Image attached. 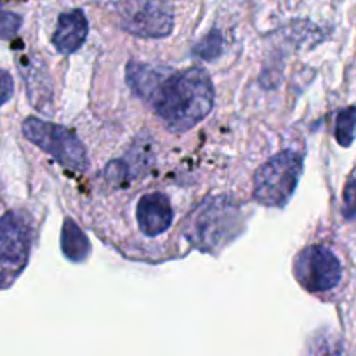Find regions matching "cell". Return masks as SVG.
<instances>
[{"label": "cell", "instance_id": "6da1fadb", "mask_svg": "<svg viewBox=\"0 0 356 356\" xmlns=\"http://www.w3.org/2000/svg\"><path fill=\"white\" fill-rule=\"evenodd\" d=\"M127 83L136 96L153 108L162 124L176 134L195 127L214 106V86L202 68L174 72L129 63Z\"/></svg>", "mask_w": 356, "mask_h": 356}, {"label": "cell", "instance_id": "7a4b0ae2", "mask_svg": "<svg viewBox=\"0 0 356 356\" xmlns=\"http://www.w3.org/2000/svg\"><path fill=\"white\" fill-rule=\"evenodd\" d=\"M240 232L242 212L238 205L226 197H214L191 214L186 236L202 252H214L232 242Z\"/></svg>", "mask_w": 356, "mask_h": 356}, {"label": "cell", "instance_id": "3957f363", "mask_svg": "<svg viewBox=\"0 0 356 356\" xmlns=\"http://www.w3.org/2000/svg\"><path fill=\"white\" fill-rule=\"evenodd\" d=\"M301 174V153L285 149L271 156L254 176V200L266 207H284L294 195Z\"/></svg>", "mask_w": 356, "mask_h": 356}, {"label": "cell", "instance_id": "277c9868", "mask_svg": "<svg viewBox=\"0 0 356 356\" xmlns=\"http://www.w3.org/2000/svg\"><path fill=\"white\" fill-rule=\"evenodd\" d=\"M23 134L28 141L51 155L65 169L73 172H83L87 169L89 160L86 148L72 129L37 117H28L23 122Z\"/></svg>", "mask_w": 356, "mask_h": 356}, {"label": "cell", "instance_id": "5b68a950", "mask_svg": "<svg viewBox=\"0 0 356 356\" xmlns=\"http://www.w3.org/2000/svg\"><path fill=\"white\" fill-rule=\"evenodd\" d=\"M120 26L139 38H165L172 33L174 13L167 0H124Z\"/></svg>", "mask_w": 356, "mask_h": 356}, {"label": "cell", "instance_id": "8992f818", "mask_svg": "<svg viewBox=\"0 0 356 356\" xmlns=\"http://www.w3.org/2000/svg\"><path fill=\"white\" fill-rule=\"evenodd\" d=\"M296 280L312 294L329 292L339 285L343 266L336 254L323 245L305 247L292 264Z\"/></svg>", "mask_w": 356, "mask_h": 356}, {"label": "cell", "instance_id": "52a82bcc", "mask_svg": "<svg viewBox=\"0 0 356 356\" xmlns=\"http://www.w3.org/2000/svg\"><path fill=\"white\" fill-rule=\"evenodd\" d=\"M31 228L26 216L9 211L0 218V261L23 264L30 252Z\"/></svg>", "mask_w": 356, "mask_h": 356}, {"label": "cell", "instance_id": "ba28073f", "mask_svg": "<svg viewBox=\"0 0 356 356\" xmlns=\"http://www.w3.org/2000/svg\"><path fill=\"white\" fill-rule=\"evenodd\" d=\"M136 219L143 235L159 236L170 228L174 219L169 198L160 191L141 197L136 209Z\"/></svg>", "mask_w": 356, "mask_h": 356}, {"label": "cell", "instance_id": "9c48e42d", "mask_svg": "<svg viewBox=\"0 0 356 356\" xmlns=\"http://www.w3.org/2000/svg\"><path fill=\"white\" fill-rule=\"evenodd\" d=\"M89 33V23L80 9L66 10L59 16L56 31L52 35V45L61 54H73L82 47Z\"/></svg>", "mask_w": 356, "mask_h": 356}, {"label": "cell", "instance_id": "30bf717a", "mask_svg": "<svg viewBox=\"0 0 356 356\" xmlns=\"http://www.w3.org/2000/svg\"><path fill=\"white\" fill-rule=\"evenodd\" d=\"M61 250L72 263H82L90 256V242L73 219L66 218L61 229Z\"/></svg>", "mask_w": 356, "mask_h": 356}, {"label": "cell", "instance_id": "8fae6325", "mask_svg": "<svg viewBox=\"0 0 356 356\" xmlns=\"http://www.w3.org/2000/svg\"><path fill=\"white\" fill-rule=\"evenodd\" d=\"M336 141L339 143L343 148L353 145L356 139V106L344 108L337 113L336 117Z\"/></svg>", "mask_w": 356, "mask_h": 356}, {"label": "cell", "instance_id": "7c38bea8", "mask_svg": "<svg viewBox=\"0 0 356 356\" xmlns=\"http://www.w3.org/2000/svg\"><path fill=\"white\" fill-rule=\"evenodd\" d=\"M222 49V37L218 31H211L200 44L195 49V54L200 56L202 59H214L221 54Z\"/></svg>", "mask_w": 356, "mask_h": 356}, {"label": "cell", "instance_id": "4fadbf2b", "mask_svg": "<svg viewBox=\"0 0 356 356\" xmlns=\"http://www.w3.org/2000/svg\"><path fill=\"white\" fill-rule=\"evenodd\" d=\"M21 23H23V19H21L19 14L10 13V10H6L0 6V38L10 40V38L16 37Z\"/></svg>", "mask_w": 356, "mask_h": 356}, {"label": "cell", "instance_id": "5bb4252c", "mask_svg": "<svg viewBox=\"0 0 356 356\" xmlns=\"http://www.w3.org/2000/svg\"><path fill=\"white\" fill-rule=\"evenodd\" d=\"M343 214L346 219L356 218V179L348 181L346 188H344Z\"/></svg>", "mask_w": 356, "mask_h": 356}, {"label": "cell", "instance_id": "9a60e30c", "mask_svg": "<svg viewBox=\"0 0 356 356\" xmlns=\"http://www.w3.org/2000/svg\"><path fill=\"white\" fill-rule=\"evenodd\" d=\"M13 92H14L13 76H10L6 70L0 68V108H2L10 97H13Z\"/></svg>", "mask_w": 356, "mask_h": 356}, {"label": "cell", "instance_id": "2e32d148", "mask_svg": "<svg viewBox=\"0 0 356 356\" xmlns=\"http://www.w3.org/2000/svg\"><path fill=\"white\" fill-rule=\"evenodd\" d=\"M7 285H9V282H7L6 275H3V273H0V289H6Z\"/></svg>", "mask_w": 356, "mask_h": 356}]
</instances>
